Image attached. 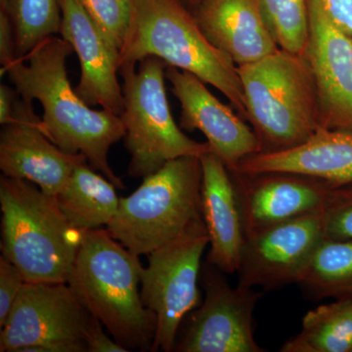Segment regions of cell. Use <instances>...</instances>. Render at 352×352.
I'll list each match as a JSON object with an SVG mask.
<instances>
[{
    "label": "cell",
    "instance_id": "cell-1",
    "mask_svg": "<svg viewBox=\"0 0 352 352\" xmlns=\"http://www.w3.org/2000/svg\"><path fill=\"white\" fill-rule=\"evenodd\" d=\"M73 52L68 41L51 36L23 59L1 67V76H8L22 98L41 103V129L55 145L69 154L83 155L92 168L124 189L109 163L110 148L126 134L124 124L120 116L94 110L76 94L67 71Z\"/></svg>",
    "mask_w": 352,
    "mask_h": 352
},
{
    "label": "cell",
    "instance_id": "cell-2",
    "mask_svg": "<svg viewBox=\"0 0 352 352\" xmlns=\"http://www.w3.org/2000/svg\"><path fill=\"white\" fill-rule=\"evenodd\" d=\"M144 267L107 230L83 232L68 283L88 312L127 351H151L156 315L141 298Z\"/></svg>",
    "mask_w": 352,
    "mask_h": 352
},
{
    "label": "cell",
    "instance_id": "cell-3",
    "mask_svg": "<svg viewBox=\"0 0 352 352\" xmlns=\"http://www.w3.org/2000/svg\"><path fill=\"white\" fill-rule=\"evenodd\" d=\"M147 57L159 58L217 88L245 119L238 67L208 41L182 0H133L131 28L120 50L119 69Z\"/></svg>",
    "mask_w": 352,
    "mask_h": 352
},
{
    "label": "cell",
    "instance_id": "cell-4",
    "mask_svg": "<svg viewBox=\"0 0 352 352\" xmlns=\"http://www.w3.org/2000/svg\"><path fill=\"white\" fill-rule=\"evenodd\" d=\"M1 251L30 283H67L83 232L54 197L25 179L0 178Z\"/></svg>",
    "mask_w": 352,
    "mask_h": 352
},
{
    "label": "cell",
    "instance_id": "cell-5",
    "mask_svg": "<svg viewBox=\"0 0 352 352\" xmlns=\"http://www.w3.org/2000/svg\"><path fill=\"white\" fill-rule=\"evenodd\" d=\"M238 72L245 119L263 152L296 147L320 129L314 80L302 55L279 48L258 61L238 67Z\"/></svg>",
    "mask_w": 352,
    "mask_h": 352
},
{
    "label": "cell",
    "instance_id": "cell-6",
    "mask_svg": "<svg viewBox=\"0 0 352 352\" xmlns=\"http://www.w3.org/2000/svg\"><path fill=\"white\" fill-rule=\"evenodd\" d=\"M201 159L170 160L120 198L107 230L136 256L148 254L179 237L201 214Z\"/></svg>",
    "mask_w": 352,
    "mask_h": 352
},
{
    "label": "cell",
    "instance_id": "cell-7",
    "mask_svg": "<svg viewBox=\"0 0 352 352\" xmlns=\"http://www.w3.org/2000/svg\"><path fill=\"white\" fill-rule=\"evenodd\" d=\"M136 65L120 68L124 105L120 118L124 124V145L131 155L127 175L144 178L177 157H201L210 151L208 142L188 138L176 124L166 96L168 65L147 57Z\"/></svg>",
    "mask_w": 352,
    "mask_h": 352
},
{
    "label": "cell",
    "instance_id": "cell-8",
    "mask_svg": "<svg viewBox=\"0 0 352 352\" xmlns=\"http://www.w3.org/2000/svg\"><path fill=\"white\" fill-rule=\"evenodd\" d=\"M208 244L207 226L201 219L179 237L148 254L140 293L145 307L156 315L152 351H175L183 319L200 305L201 259Z\"/></svg>",
    "mask_w": 352,
    "mask_h": 352
},
{
    "label": "cell",
    "instance_id": "cell-9",
    "mask_svg": "<svg viewBox=\"0 0 352 352\" xmlns=\"http://www.w3.org/2000/svg\"><path fill=\"white\" fill-rule=\"evenodd\" d=\"M92 315L68 283H30L0 333L1 352H87Z\"/></svg>",
    "mask_w": 352,
    "mask_h": 352
},
{
    "label": "cell",
    "instance_id": "cell-10",
    "mask_svg": "<svg viewBox=\"0 0 352 352\" xmlns=\"http://www.w3.org/2000/svg\"><path fill=\"white\" fill-rule=\"evenodd\" d=\"M205 300L190 317L184 335L176 344L179 352H263L254 335V312L263 292L232 288L219 268L203 270Z\"/></svg>",
    "mask_w": 352,
    "mask_h": 352
},
{
    "label": "cell",
    "instance_id": "cell-11",
    "mask_svg": "<svg viewBox=\"0 0 352 352\" xmlns=\"http://www.w3.org/2000/svg\"><path fill=\"white\" fill-rule=\"evenodd\" d=\"M309 34L302 57L311 75L323 129L352 131V36L324 0H307Z\"/></svg>",
    "mask_w": 352,
    "mask_h": 352
},
{
    "label": "cell",
    "instance_id": "cell-12",
    "mask_svg": "<svg viewBox=\"0 0 352 352\" xmlns=\"http://www.w3.org/2000/svg\"><path fill=\"white\" fill-rule=\"evenodd\" d=\"M325 239L324 210L296 217L245 238L238 286L266 291L296 283Z\"/></svg>",
    "mask_w": 352,
    "mask_h": 352
},
{
    "label": "cell",
    "instance_id": "cell-13",
    "mask_svg": "<svg viewBox=\"0 0 352 352\" xmlns=\"http://www.w3.org/2000/svg\"><path fill=\"white\" fill-rule=\"evenodd\" d=\"M32 102L18 94L13 119L0 132V170L4 176L34 183L47 195L63 189L83 155L64 152L41 129Z\"/></svg>",
    "mask_w": 352,
    "mask_h": 352
},
{
    "label": "cell",
    "instance_id": "cell-14",
    "mask_svg": "<svg viewBox=\"0 0 352 352\" xmlns=\"http://www.w3.org/2000/svg\"><path fill=\"white\" fill-rule=\"evenodd\" d=\"M166 78L182 106V129L200 131L231 173L238 170L245 157L263 152L254 131L210 91L207 83L188 72L170 66Z\"/></svg>",
    "mask_w": 352,
    "mask_h": 352
},
{
    "label": "cell",
    "instance_id": "cell-15",
    "mask_svg": "<svg viewBox=\"0 0 352 352\" xmlns=\"http://www.w3.org/2000/svg\"><path fill=\"white\" fill-rule=\"evenodd\" d=\"M233 176L245 238L324 210L335 187L320 179L294 173Z\"/></svg>",
    "mask_w": 352,
    "mask_h": 352
},
{
    "label": "cell",
    "instance_id": "cell-16",
    "mask_svg": "<svg viewBox=\"0 0 352 352\" xmlns=\"http://www.w3.org/2000/svg\"><path fill=\"white\" fill-rule=\"evenodd\" d=\"M60 34L78 58L80 78L76 94L89 106L120 116L124 105L119 82L120 51L92 20L80 0H59Z\"/></svg>",
    "mask_w": 352,
    "mask_h": 352
},
{
    "label": "cell",
    "instance_id": "cell-17",
    "mask_svg": "<svg viewBox=\"0 0 352 352\" xmlns=\"http://www.w3.org/2000/svg\"><path fill=\"white\" fill-rule=\"evenodd\" d=\"M201 214L210 236L208 263L227 274L238 272L245 242L232 175L212 150L200 157Z\"/></svg>",
    "mask_w": 352,
    "mask_h": 352
},
{
    "label": "cell",
    "instance_id": "cell-18",
    "mask_svg": "<svg viewBox=\"0 0 352 352\" xmlns=\"http://www.w3.org/2000/svg\"><path fill=\"white\" fill-rule=\"evenodd\" d=\"M286 173L308 176L335 187L352 184V131L320 127L302 144L245 157L232 175Z\"/></svg>",
    "mask_w": 352,
    "mask_h": 352
},
{
    "label": "cell",
    "instance_id": "cell-19",
    "mask_svg": "<svg viewBox=\"0 0 352 352\" xmlns=\"http://www.w3.org/2000/svg\"><path fill=\"white\" fill-rule=\"evenodd\" d=\"M194 16L208 41L237 67L279 50L254 0H201Z\"/></svg>",
    "mask_w": 352,
    "mask_h": 352
},
{
    "label": "cell",
    "instance_id": "cell-20",
    "mask_svg": "<svg viewBox=\"0 0 352 352\" xmlns=\"http://www.w3.org/2000/svg\"><path fill=\"white\" fill-rule=\"evenodd\" d=\"M116 188L85 161L76 166L54 199L69 223L85 232L107 227L112 221L120 201Z\"/></svg>",
    "mask_w": 352,
    "mask_h": 352
},
{
    "label": "cell",
    "instance_id": "cell-21",
    "mask_svg": "<svg viewBox=\"0 0 352 352\" xmlns=\"http://www.w3.org/2000/svg\"><path fill=\"white\" fill-rule=\"evenodd\" d=\"M281 352H351L352 298L322 305L302 319V330Z\"/></svg>",
    "mask_w": 352,
    "mask_h": 352
},
{
    "label": "cell",
    "instance_id": "cell-22",
    "mask_svg": "<svg viewBox=\"0 0 352 352\" xmlns=\"http://www.w3.org/2000/svg\"><path fill=\"white\" fill-rule=\"evenodd\" d=\"M296 284L316 298H352V240L324 239Z\"/></svg>",
    "mask_w": 352,
    "mask_h": 352
},
{
    "label": "cell",
    "instance_id": "cell-23",
    "mask_svg": "<svg viewBox=\"0 0 352 352\" xmlns=\"http://www.w3.org/2000/svg\"><path fill=\"white\" fill-rule=\"evenodd\" d=\"M0 10L12 23L18 59L27 56L45 39L60 34L59 0H0Z\"/></svg>",
    "mask_w": 352,
    "mask_h": 352
},
{
    "label": "cell",
    "instance_id": "cell-24",
    "mask_svg": "<svg viewBox=\"0 0 352 352\" xmlns=\"http://www.w3.org/2000/svg\"><path fill=\"white\" fill-rule=\"evenodd\" d=\"M280 50L302 55L309 34L307 0H254Z\"/></svg>",
    "mask_w": 352,
    "mask_h": 352
},
{
    "label": "cell",
    "instance_id": "cell-25",
    "mask_svg": "<svg viewBox=\"0 0 352 352\" xmlns=\"http://www.w3.org/2000/svg\"><path fill=\"white\" fill-rule=\"evenodd\" d=\"M92 20L120 50L129 34L133 0H80Z\"/></svg>",
    "mask_w": 352,
    "mask_h": 352
},
{
    "label": "cell",
    "instance_id": "cell-26",
    "mask_svg": "<svg viewBox=\"0 0 352 352\" xmlns=\"http://www.w3.org/2000/svg\"><path fill=\"white\" fill-rule=\"evenodd\" d=\"M325 238L352 240V184L333 187L324 208Z\"/></svg>",
    "mask_w": 352,
    "mask_h": 352
},
{
    "label": "cell",
    "instance_id": "cell-27",
    "mask_svg": "<svg viewBox=\"0 0 352 352\" xmlns=\"http://www.w3.org/2000/svg\"><path fill=\"white\" fill-rule=\"evenodd\" d=\"M27 283L15 264L6 256H0V328L10 314L11 310Z\"/></svg>",
    "mask_w": 352,
    "mask_h": 352
},
{
    "label": "cell",
    "instance_id": "cell-28",
    "mask_svg": "<svg viewBox=\"0 0 352 352\" xmlns=\"http://www.w3.org/2000/svg\"><path fill=\"white\" fill-rule=\"evenodd\" d=\"M103 324L92 316L85 335L87 352H126L122 344L104 331Z\"/></svg>",
    "mask_w": 352,
    "mask_h": 352
},
{
    "label": "cell",
    "instance_id": "cell-29",
    "mask_svg": "<svg viewBox=\"0 0 352 352\" xmlns=\"http://www.w3.org/2000/svg\"><path fill=\"white\" fill-rule=\"evenodd\" d=\"M15 59L16 41L12 23L7 14L0 10V64L3 67Z\"/></svg>",
    "mask_w": 352,
    "mask_h": 352
},
{
    "label": "cell",
    "instance_id": "cell-30",
    "mask_svg": "<svg viewBox=\"0 0 352 352\" xmlns=\"http://www.w3.org/2000/svg\"><path fill=\"white\" fill-rule=\"evenodd\" d=\"M332 19L352 36V0H324Z\"/></svg>",
    "mask_w": 352,
    "mask_h": 352
},
{
    "label": "cell",
    "instance_id": "cell-31",
    "mask_svg": "<svg viewBox=\"0 0 352 352\" xmlns=\"http://www.w3.org/2000/svg\"><path fill=\"white\" fill-rule=\"evenodd\" d=\"M17 97L18 92L15 88L7 85H0V124L1 126L12 120Z\"/></svg>",
    "mask_w": 352,
    "mask_h": 352
},
{
    "label": "cell",
    "instance_id": "cell-32",
    "mask_svg": "<svg viewBox=\"0 0 352 352\" xmlns=\"http://www.w3.org/2000/svg\"><path fill=\"white\" fill-rule=\"evenodd\" d=\"M187 2H189V3L191 4H195V6H198L199 3H200L201 0H186Z\"/></svg>",
    "mask_w": 352,
    "mask_h": 352
},
{
    "label": "cell",
    "instance_id": "cell-33",
    "mask_svg": "<svg viewBox=\"0 0 352 352\" xmlns=\"http://www.w3.org/2000/svg\"><path fill=\"white\" fill-rule=\"evenodd\" d=\"M352 352V351H351Z\"/></svg>",
    "mask_w": 352,
    "mask_h": 352
}]
</instances>
